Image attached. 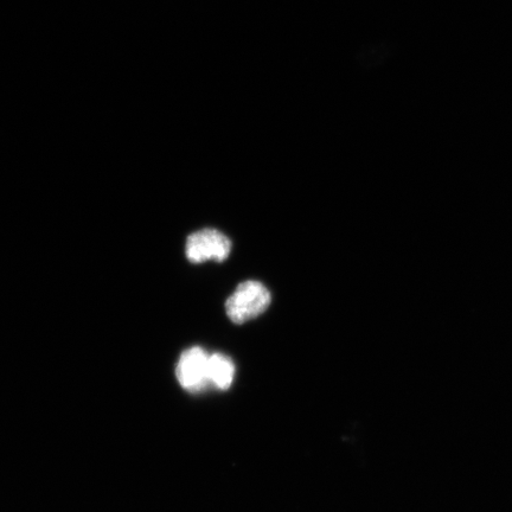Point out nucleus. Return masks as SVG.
I'll return each mask as SVG.
<instances>
[{
    "instance_id": "f257e3e1",
    "label": "nucleus",
    "mask_w": 512,
    "mask_h": 512,
    "mask_svg": "<svg viewBox=\"0 0 512 512\" xmlns=\"http://www.w3.org/2000/svg\"><path fill=\"white\" fill-rule=\"evenodd\" d=\"M271 293L258 281H245L226 303L227 315L235 324H243L264 313L271 304Z\"/></svg>"
},
{
    "instance_id": "f03ea898",
    "label": "nucleus",
    "mask_w": 512,
    "mask_h": 512,
    "mask_svg": "<svg viewBox=\"0 0 512 512\" xmlns=\"http://www.w3.org/2000/svg\"><path fill=\"white\" fill-rule=\"evenodd\" d=\"M230 249L232 242L226 235L219 230L208 228L189 236L185 254L192 264H202L208 260L222 262L228 258Z\"/></svg>"
},
{
    "instance_id": "7ed1b4c3",
    "label": "nucleus",
    "mask_w": 512,
    "mask_h": 512,
    "mask_svg": "<svg viewBox=\"0 0 512 512\" xmlns=\"http://www.w3.org/2000/svg\"><path fill=\"white\" fill-rule=\"evenodd\" d=\"M209 355L200 347L185 350L176 367L179 384L190 393H200L209 384Z\"/></svg>"
},
{
    "instance_id": "20e7f679",
    "label": "nucleus",
    "mask_w": 512,
    "mask_h": 512,
    "mask_svg": "<svg viewBox=\"0 0 512 512\" xmlns=\"http://www.w3.org/2000/svg\"><path fill=\"white\" fill-rule=\"evenodd\" d=\"M209 384L220 390L232 386L235 376V366L232 360L223 354H213L209 357Z\"/></svg>"
}]
</instances>
